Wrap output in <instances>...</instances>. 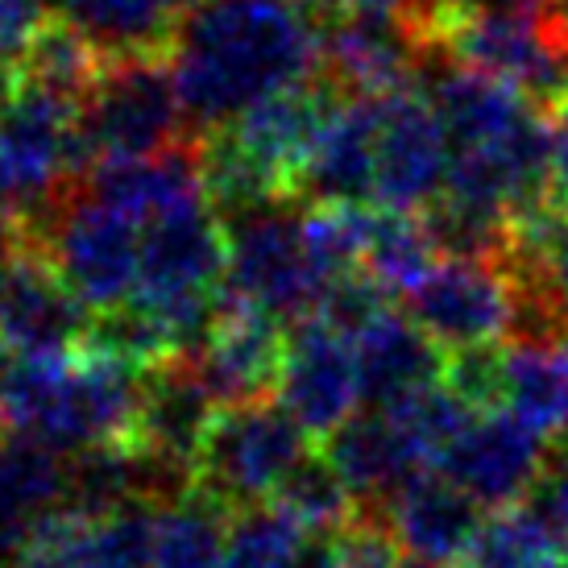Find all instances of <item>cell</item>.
Masks as SVG:
<instances>
[{
    "instance_id": "1",
    "label": "cell",
    "mask_w": 568,
    "mask_h": 568,
    "mask_svg": "<svg viewBox=\"0 0 568 568\" xmlns=\"http://www.w3.org/2000/svg\"><path fill=\"white\" fill-rule=\"evenodd\" d=\"M174 88L195 138L320 71V26L303 0H207L179 21Z\"/></svg>"
},
{
    "instance_id": "2",
    "label": "cell",
    "mask_w": 568,
    "mask_h": 568,
    "mask_svg": "<svg viewBox=\"0 0 568 568\" xmlns=\"http://www.w3.org/2000/svg\"><path fill=\"white\" fill-rule=\"evenodd\" d=\"M410 33L419 38L424 54H444L448 63L510 83L548 116L568 95V54L548 38L536 9L432 0V9L410 26Z\"/></svg>"
},
{
    "instance_id": "3",
    "label": "cell",
    "mask_w": 568,
    "mask_h": 568,
    "mask_svg": "<svg viewBox=\"0 0 568 568\" xmlns=\"http://www.w3.org/2000/svg\"><path fill=\"white\" fill-rule=\"evenodd\" d=\"M195 138L187 129L174 71L166 54H125L109 59L100 83L80 104L75 145H71V183L109 159H145Z\"/></svg>"
},
{
    "instance_id": "4",
    "label": "cell",
    "mask_w": 568,
    "mask_h": 568,
    "mask_svg": "<svg viewBox=\"0 0 568 568\" xmlns=\"http://www.w3.org/2000/svg\"><path fill=\"white\" fill-rule=\"evenodd\" d=\"M316 444L320 440L303 432V424L283 403L257 398V403L221 407L191 465V486L212 494L233 515L266 506Z\"/></svg>"
},
{
    "instance_id": "5",
    "label": "cell",
    "mask_w": 568,
    "mask_h": 568,
    "mask_svg": "<svg viewBox=\"0 0 568 568\" xmlns=\"http://www.w3.org/2000/svg\"><path fill=\"white\" fill-rule=\"evenodd\" d=\"M26 224L88 312H109L133 300L142 274V224L133 216L71 183Z\"/></svg>"
},
{
    "instance_id": "6",
    "label": "cell",
    "mask_w": 568,
    "mask_h": 568,
    "mask_svg": "<svg viewBox=\"0 0 568 568\" xmlns=\"http://www.w3.org/2000/svg\"><path fill=\"white\" fill-rule=\"evenodd\" d=\"M229 291L291 328L312 316L320 274L291 204H270L229 221Z\"/></svg>"
},
{
    "instance_id": "7",
    "label": "cell",
    "mask_w": 568,
    "mask_h": 568,
    "mask_svg": "<svg viewBox=\"0 0 568 568\" xmlns=\"http://www.w3.org/2000/svg\"><path fill=\"white\" fill-rule=\"evenodd\" d=\"M224 278H229V221L204 191L142 224V274L133 303L159 307L187 295H207L221 291Z\"/></svg>"
},
{
    "instance_id": "8",
    "label": "cell",
    "mask_w": 568,
    "mask_h": 568,
    "mask_svg": "<svg viewBox=\"0 0 568 568\" xmlns=\"http://www.w3.org/2000/svg\"><path fill=\"white\" fill-rule=\"evenodd\" d=\"M407 316L444 348L510 341L515 286L498 262L481 257H440L424 283L407 291Z\"/></svg>"
},
{
    "instance_id": "9",
    "label": "cell",
    "mask_w": 568,
    "mask_h": 568,
    "mask_svg": "<svg viewBox=\"0 0 568 568\" xmlns=\"http://www.w3.org/2000/svg\"><path fill=\"white\" fill-rule=\"evenodd\" d=\"M216 410L221 403L200 378L195 362L174 357L142 378V403H138L129 448L154 469L159 486H171L179 494L191 486V465L204 448Z\"/></svg>"
},
{
    "instance_id": "10",
    "label": "cell",
    "mask_w": 568,
    "mask_h": 568,
    "mask_svg": "<svg viewBox=\"0 0 568 568\" xmlns=\"http://www.w3.org/2000/svg\"><path fill=\"white\" fill-rule=\"evenodd\" d=\"M345 88L316 71L303 83H291L283 92L257 100L253 109H245L241 116L229 121V133L237 138V145L250 154L262 171L286 191V200H300V179L303 166L316 150L320 133L328 129V121L336 116V109L345 104Z\"/></svg>"
},
{
    "instance_id": "11",
    "label": "cell",
    "mask_w": 568,
    "mask_h": 568,
    "mask_svg": "<svg viewBox=\"0 0 568 568\" xmlns=\"http://www.w3.org/2000/svg\"><path fill=\"white\" fill-rule=\"evenodd\" d=\"M448 166H453V145L424 88L415 83L403 92L378 95V200L374 204L424 212L432 200H440Z\"/></svg>"
},
{
    "instance_id": "12",
    "label": "cell",
    "mask_w": 568,
    "mask_h": 568,
    "mask_svg": "<svg viewBox=\"0 0 568 568\" xmlns=\"http://www.w3.org/2000/svg\"><path fill=\"white\" fill-rule=\"evenodd\" d=\"M274 395L300 419L312 440L332 436L362 403L353 341L316 316L291 324L286 328L283 378H278Z\"/></svg>"
},
{
    "instance_id": "13",
    "label": "cell",
    "mask_w": 568,
    "mask_h": 568,
    "mask_svg": "<svg viewBox=\"0 0 568 568\" xmlns=\"http://www.w3.org/2000/svg\"><path fill=\"white\" fill-rule=\"evenodd\" d=\"M191 362L221 407L270 398L283 378L286 324L262 307L237 300L224 283V312Z\"/></svg>"
},
{
    "instance_id": "14",
    "label": "cell",
    "mask_w": 568,
    "mask_h": 568,
    "mask_svg": "<svg viewBox=\"0 0 568 568\" xmlns=\"http://www.w3.org/2000/svg\"><path fill=\"white\" fill-rule=\"evenodd\" d=\"M320 71L345 88V95H390L419 83L427 63L419 38L398 17H316Z\"/></svg>"
},
{
    "instance_id": "15",
    "label": "cell",
    "mask_w": 568,
    "mask_h": 568,
    "mask_svg": "<svg viewBox=\"0 0 568 568\" xmlns=\"http://www.w3.org/2000/svg\"><path fill=\"white\" fill-rule=\"evenodd\" d=\"M544 457L548 440L539 432H531L510 410H489L477 415L436 469L453 477L465 494H474L486 510H506L519 506L527 489L536 486V477L544 474Z\"/></svg>"
},
{
    "instance_id": "16",
    "label": "cell",
    "mask_w": 568,
    "mask_h": 568,
    "mask_svg": "<svg viewBox=\"0 0 568 568\" xmlns=\"http://www.w3.org/2000/svg\"><path fill=\"white\" fill-rule=\"evenodd\" d=\"M88 324V303L63 283V274L30 233V250L21 253L13 278L0 291V341L26 357H59L80 348Z\"/></svg>"
},
{
    "instance_id": "17",
    "label": "cell",
    "mask_w": 568,
    "mask_h": 568,
    "mask_svg": "<svg viewBox=\"0 0 568 568\" xmlns=\"http://www.w3.org/2000/svg\"><path fill=\"white\" fill-rule=\"evenodd\" d=\"M386 519L407 556L432 560L440 568H465L486 527V506L440 469H424L390 498Z\"/></svg>"
},
{
    "instance_id": "18",
    "label": "cell",
    "mask_w": 568,
    "mask_h": 568,
    "mask_svg": "<svg viewBox=\"0 0 568 568\" xmlns=\"http://www.w3.org/2000/svg\"><path fill=\"white\" fill-rule=\"evenodd\" d=\"M320 453L341 474L357 506H369V510H386L398 489L427 469L415 444L378 407L353 410L332 436L320 440Z\"/></svg>"
},
{
    "instance_id": "19",
    "label": "cell",
    "mask_w": 568,
    "mask_h": 568,
    "mask_svg": "<svg viewBox=\"0 0 568 568\" xmlns=\"http://www.w3.org/2000/svg\"><path fill=\"white\" fill-rule=\"evenodd\" d=\"M307 204H374L378 200V95H348L320 133L303 166Z\"/></svg>"
},
{
    "instance_id": "20",
    "label": "cell",
    "mask_w": 568,
    "mask_h": 568,
    "mask_svg": "<svg viewBox=\"0 0 568 568\" xmlns=\"http://www.w3.org/2000/svg\"><path fill=\"white\" fill-rule=\"evenodd\" d=\"M83 195H92L100 204L116 207L133 216L138 224L154 221L159 212L183 204L191 195L204 191L200 174V138H183L171 150L145 154V159H109L95 171H88L75 183Z\"/></svg>"
},
{
    "instance_id": "21",
    "label": "cell",
    "mask_w": 568,
    "mask_h": 568,
    "mask_svg": "<svg viewBox=\"0 0 568 568\" xmlns=\"http://www.w3.org/2000/svg\"><path fill=\"white\" fill-rule=\"evenodd\" d=\"M362 407H395L444 374V353L407 312H386L353 341Z\"/></svg>"
},
{
    "instance_id": "22",
    "label": "cell",
    "mask_w": 568,
    "mask_h": 568,
    "mask_svg": "<svg viewBox=\"0 0 568 568\" xmlns=\"http://www.w3.org/2000/svg\"><path fill=\"white\" fill-rule=\"evenodd\" d=\"M419 88L427 92L432 109L440 112L453 154L498 145L519 125H527L536 112H544L539 104H531L519 88H510V83H503V80H489V75L469 71V67L436 71V75H427V83H419Z\"/></svg>"
},
{
    "instance_id": "23",
    "label": "cell",
    "mask_w": 568,
    "mask_h": 568,
    "mask_svg": "<svg viewBox=\"0 0 568 568\" xmlns=\"http://www.w3.org/2000/svg\"><path fill=\"white\" fill-rule=\"evenodd\" d=\"M67 465L30 436H0V556H21L38 523L67 506Z\"/></svg>"
},
{
    "instance_id": "24",
    "label": "cell",
    "mask_w": 568,
    "mask_h": 568,
    "mask_svg": "<svg viewBox=\"0 0 568 568\" xmlns=\"http://www.w3.org/2000/svg\"><path fill=\"white\" fill-rule=\"evenodd\" d=\"M59 13L75 21L109 59L125 54H166L179 33L174 0H59Z\"/></svg>"
},
{
    "instance_id": "25",
    "label": "cell",
    "mask_w": 568,
    "mask_h": 568,
    "mask_svg": "<svg viewBox=\"0 0 568 568\" xmlns=\"http://www.w3.org/2000/svg\"><path fill=\"white\" fill-rule=\"evenodd\" d=\"M109 67V54L95 47L92 38L67 21L63 13H54L38 30L26 54L17 59V71H21V83L26 88H38V92H50L67 100V104H83L92 88L100 83Z\"/></svg>"
},
{
    "instance_id": "26",
    "label": "cell",
    "mask_w": 568,
    "mask_h": 568,
    "mask_svg": "<svg viewBox=\"0 0 568 568\" xmlns=\"http://www.w3.org/2000/svg\"><path fill=\"white\" fill-rule=\"evenodd\" d=\"M506 410L544 440L568 432V341L506 353Z\"/></svg>"
},
{
    "instance_id": "27",
    "label": "cell",
    "mask_w": 568,
    "mask_h": 568,
    "mask_svg": "<svg viewBox=\"0 0 568 568\" xmlns=\"http://www.w3.org/2000/svg\"><path fill=\"white\" fill-rule=\"evenodd\" d=\"M233 510L204 489H179L159 510V556L154 568H221Z\"/></svg>"
},
{
    "instance_id": "28",
    "label": "cell",
    "mask_w": 568,
    "mask_h": 568,
    "mask_svg": "<svg viewBox=\"0 0 568 568\" xmlns=\"http://www.w3.org/2000/svg\"><path fill=\"white\" fill-rule=\"evenodd\" d=\"M440 262V250L427 233L419 212L369 204V229H365V270L378 278L390 295H407L424 283L432 266Z\"/></svg>"
},
{
    "instance_id": "29",
    "label": "cell",
    "mask_w": 568,
    "mask_h": 568,
    "mask_svg": "<svg viewBox=\"0 0 568 568\" xmlns=\"http://www.w3.org/2000/svg\"><path fill=\"white\" fill-rule=\"evenodd\" d=\"M270 506H278L283 515H291L303 531H336V527H345L357 515V498L348 494L341 474L320 453V444L295 465V474L278 486Z\"/></svg>"
},
{
    "instance_id": "30",
    "label": "cell",
    "mask_w": 568,
    "mask_h": 568,
    "mask_svg": "<svg viewBox=\"0 0 568 568\" xmlns=\"http://www.w3.org/2000/svg\"><path fill=\"white\" fill-rule=\"evenodd\" d=\"M300 523L278 506H250L233 515L221 568H291L303 544Z\"/></svg>"
},
{
    "instance_id": "31",
    "label": "cell",
    "mask_w": 568,
    "mask_h": 568,
    "mask_svg": "<svg viewBox=\"0 0 568 568\" xmlns=\"http://www.w3.org/2000/svg\"><path fill=\"white\" fill-rule=\"evenodd\" d=\"M556 544L523 506L489 515L465 568H552Z\"/></svg>"
},
{
    "instance_id": "32",
    "label": "cell",
    "mask_w": 568,
    "mask_h": 568,
    "mask_svg": "<svg viewBox=\"0 0 568 568\" xmlns=\"http://www.w3.org/2000/svg\"><path fill=\"white\" fill-rule=\"evenodd\" d=\"M506 353H510V348H506L503 341L453 348V353L444 357L440 382L465 403V407L477 410V415L503 410L506 407Z\"/></svg>"
},
{
    "instance_id": "33",
    "label": "cell",
    "mask_w": 568,
    "mask_h": 568,
    "mask_svg": "<svg viewBox=\"0 0 568 568\" xmlns=\"http://www.w3.org/2000/svg\"><path fill=\"white\" fill-rule=\"evenodd\" d=\"M386 312H390V291L369 270H353V274L328 278V283L320 286L316 307H312V316L324 320L328 328H336L348 341H357Z\"/></svg>"
},
{
    "instance_id": "34",
    "label": "cell",
    "mask_w": 568,
    "mask_h": 568,
    "mask_svg": "<svg viewBox=\"0 0 568 568\" xmlns=\"http://www.w3.org/2000/svg\"><path fill=\"white\" fill-rule=\"evenodd\" d=\"M336 552H341V568L403 565V544H398L386 510H369V506H357V515L345 527H336Z\"/></svg>"
},
{
    "instance_id": "35",
    "label": "cell",
    "mask_w": 568,
    "mask_h": 568,
    "mask_svg": "<svg viewBox=\"0 0 568 568\" xmlns=\"http://www.w3.org/2000/svg\"><path fill=\"white\" fill-rule=\"evenodd\" d=\"M50 17V0H0V59L17 63Z\"/></svg>"
},
{
    "instance_id": "36",
    "label": "cell",
    "mask_w": 568,
    "mask_h": 568,
    "mask_svg": "<svg viewBox=\"0 0 568 568\" xmlns=\"http://www.w3.org/2000/svg\"><path fill=\"white\" fill-rule=\"evenodd\" d=\"M316 17H353V13H374V17H398L415 26L419 17L432 9V0H303Z\"/></svg>"
},
{
    "instance_id": "37",
    "label": "cell",
    "mask_w": 568,
    "mask_h": 568,
    "mask_svg": "<svg viewBox=\"0 0 568 568\" xmlns=\"http://www.w3.org/2000/svg\"><path fill=\"white\" fill-rule=\"evenodd\" d=\"M30 250V224L17 216H0V291L13 278L21 253Z\"/></svg>"
},
{
    "instance_id": "38",
    "label": "cell",
    "mask_w": 568,
    "mask_h": 568,
    "mask_svg": "<svg viewBox=\"0 0 568 568\" xmlns=\"http://www.w3.org/2000/svg\"><path fill=\"white\" fill-rule=\"evenodd\" d=\"M291 568H341L336 531H307L295 560H291Z\"/></svg>"
},
{
    "instance_id": "39",
    "label": "cell",
    "mask_w": 568,
    "mask_h": 568,
    "mask_svg": "<svg viewBox=\"0 0 568 568\" xmlns=\"http://www.w3.org/2000/svg\"><path fill=\"white\" fill-rule=\"evenodd\" d=\"M0 216H17V221H26V200H21V191H17L13 174H9L4 162H0Z\"/></svg>"
},
{
    "instance_id": "40",
    "label": "cell",
    "mask_w": 568,
    "mask_h": 568,
    "mask_svg": "<svg viewBox=\"0 0 568 568\" xmlns=\"http://www.w3.org/2000/svg\"><path fill=\"white\" fill-rule=\"evenodd\" d=\"M17 92H21V71H17V63L0 59V112L13 104Z\"/></svg>"
},
{
    "instance_id": "41",
    "label": "cell",
    "mask_w": 568,
    "mask_h": 568,
    "mask_svg": "<svg viewBox=\"0 0 568 568\" xmlns=\"http://www.w3.org/2000/svg\"><path fill=\"white\" fill-rule=\"evenodd\" d=\"M398 568H440V565H432V560H419V556H407Z\"/></svg>"
},
{
    "instance_id": "42",
    "label": "cell",
    "mask_w": 568,
    "mask_h": 568,
    "mask_svg": "<svg viewBox=\"0 0 568 568\" xmlns=\"http://www.w3.org/2000/svg\"><path fill=\"white\" fill-rule=\"evenodd\" d=\"M179 4V13H191V9H204L207 0H174Z\"/></svg>"
},
{
    "instance_id": "43",
    "label": "cell",
    "mask_w": 568,
    "mask_h": 568,
    "mask_svg": "<svg viewBox=\"0 0 568 568\" xmlns=\"http://www.w3.org/2000/svg\"><path fill=\"white\" fill-rule=\"evenodd\" d=\"M552 568H568V560H560V565H552Z\"/></svg>"
},
{
    "instance_id": "44",
    "label": "cell",
    "mask_w": 568,
    "mask_h": 568,
    "mask_svg": "<svg viewBox=\"0 0 568 568\" xmlns=\"http://www.w3.org/2000/svg\"><path fill=\"white\" fill-rule=\"evenodd\" d=\"M0 436H4V424H0Z\"/></svg>"
}]
</instances>
